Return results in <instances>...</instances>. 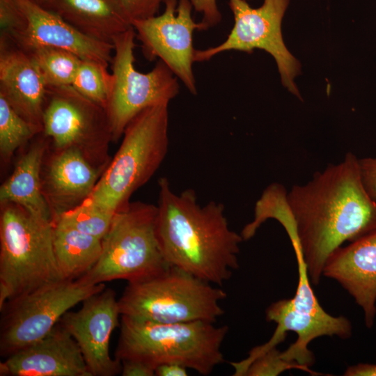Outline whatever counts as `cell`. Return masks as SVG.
<instances>
[{"label": "cell", "instance_id": "14", "mask_svg": "<svg viewBox=\"0 0 376 376\" xmlns=\"http://www.w3.org/2000/svg\"><path fill=\"white\" fill-rule=\"evenodd\" d=\"M120 315L115 291L104 288L85 299L77 311L66 312L59 321L77 343L93 376L121 373V362L109 354L111 335L120 326Z\"/></svg>", "mask_w": 376, "mask_h": 376}, {"label": "cell", "instance_id": "2", "mask_svg": "<svg viewBox=\"0 0 376 376\" xmlns=\"http://www.w3.org/2000/svg\"><path fill=\"white\" fill-rule=\"evenodd\" d=\"M156 230L164 258L177 267L221 286L239 267L241 234L229 227L224 205L197 202L194 189L175 194L165 177L158 180Z\"/></svg>", "mask_w": 376, "mask_h": 376}, {"label": "cell", "instance_id": "17", "mask_svg": "<svg viewBox=\"0 0 376 376\" xmlns=\"http://www.w3.org/2000/svg\"><path fill=\"white\" fill-rule=\"evenodd\" d=\"M322 275L336 280L361 308L370 328L376 315V230L334 251Z\"/></svg>", "mask_w": 376, "mask_h": 376}, {"label": "cell", "instance_id": "27", "mask_svg": "<svg viewBox=\"0 0 376 376\" xmlns=\"http://www.w3.org/2000/svg\"><path fill=\"white\" fill-rule=\"evenodd\" d=\"M292 368L308 372L301 366L284 361L281 357V352L274 347L256 358L249 365L244 376H274Z\"/></svg>", "mask_w": 376, "mask_h": 376}, {"label": "cell", "instance_id": "25", "mask_svg": "<svg viewBox=\"0 0 376 376\" xmlns=\"http://www.w3.org/2000/svg\"><path fill=\"white\" fill-rule=\"evenodd\" d=\"M39 132L0 95V155L3 162H9L19 147Z\"/></svg>", "mask_w": 376, "mask_h": 376}, {"label": "cell", "instance_id": "32", "mask_svg": "<svg viewBox=\"0 0 376 376\" xmlns=\"http://www.w3.org/2000/svg\"><path fill=\"white\" fill-rule=\"evenodd\" d=\"M123 376H154L155 370L147 364L134 359L122 360Z\"/></svg>", "mask_w": 376, "mask_h": 376}, {"label": "cell", "instance_id": "13", "mask_svg": "<svg viewBox=\"0 0 376 376\" xmlns=\"http://www.w3.org/2000/svg\"><path fill=\"white\" fill-rule=\"evenodd\" d=\"M165 10L159 15L132 20L136 38L148 61H163L193 95L197 93L192 65L196 49L193 34L202 31L201 22L191 15L190 0H165Z\"/></svg>", "mask_w": 376, "mask_h": 376}, {"label": "cell", "instance_id": "16", "mask_svg": "<svg viewBox=\"0 0 376 376\" xmlns=\"http://www.w3.org/2000/svg\"><path fill=\"white\" fill-rule=\"evenodd\" d=\"M1 376H93L74 338L58 322L42 339L0 363Z\"/></svg>", "mask_w": 376, "mask_h": 376}, {"label": "cell", "instance_id": "8", "mask_svg": "<svg viewBox=\"0 0 376 376\" xmlns=\"http://www.w3.org/2000/svg\"><path fill=\"white\" fill-rule=\"evenodd\" d=\"M294 250L299 273L296 292L292 298L275 301L267 308L266 320L275 322L276 329L267 343L251 349L246 358L230 362L234 376H244L249 365L258 356L276 347L285 340L288 331L297 334V339L281 352V357L305 368L310 373H315L309 368L314 362V357L308 348L310 342L322 336L346 339L352 335V324L347 318L332 316L320 306L311 288L302 254L299 249Z\"/></svg>", "mask_w": 376, "mask_h": 376}, {"label": "cell", "instance_id": "26", "mask_svg": "<svg viewBox=\"0 0 376 376\" xmlns=\"http://www.w3.org/2000/svg\"><path fill=\"white\" fill-rule=\"evenodd\" d=\"M114 214L86 198L77 206L58 215L54 222L102 240L110 227Z\"/></svg>", "mask_w": 376, "mask_h": 376}, {"label": "cell", "instance_id": "10", "mask_svg": "<svg viewBox=\"0 0 376 376\" xmlns=\"http://www.w3.org/2000/svg\"><path fill=\"white\" fill-rule=\"evenodd\" d=\"M135 38L132 26L112 40L113 83L105 110L114 142L122 138L127 126L141 111L169 104L180 91L178 77L161 60L146 73L135 68Z\"/></svg>", "mask_w": 376, "mask_h": 376}, {"label": "cell", "instance_id": "33", "mask_svg": "<svg viewBox=\"0 0 376 376\" xmlns=\"http://www.w3.org/2000/svg\"><path fill=\"white\" fill-rule=\"evenodd\" d=\"M187 368L177 363H165L157 366L155 370L157 376H187Z\"/></svg>", "mask_w": 376, "mask_h": 376}, {"label": "cell", "instance_id": "11", "mask_svg": "<svg viewBox=\"0 0 376 376\" xmlns=\"http://www.w3.org/2000/svg\"><path fill=\"white\" fill-rule=\"evenodd\" d=\"M290 0H264L258 8L251 7L246 0H229L234 24L221 44L205 49H196L195 62H203L231 50L251 53L255 49L265 50L274 58L282 84L301 99L295 83L301 72V64L285 46L281 22Z\"/></svg>", "mask_w": 376, "mask_h": 376}, {"label": "cell", "instance_id": "31", "mask_svg": "<svg viewBox=\"0 0 376 376\" xmlns=\"http://www.w3.org/2000/svg\"><path fill=\"white\" fill-rule=\"evenodd\" d=\"M359 166L364 187L376 203V157L359 158Z\"/></svg>", "mask_w": 376, "mask_h": 376}, {"label": "cell", "instance_id": "29", "mask_svg": "<svg viewBox=\"0 0 376 376\" xmlns=\"http://www.w3.org/2000/svg\"><path fill=\"white\" fill-rule=\"evenodd\" d=\"M127 16L132 20L155 16L165 0H118Z\"/></svg>", "mask_w": 376, "mask_h": 376}, {"label": "cell", "instance_id": "20", "mask_svg": "<svg viewBox=\"0 0 376 376\" xmlns=\"http://www.w3.org/2000/svg\"><path fill=\"white\" fill-rule=\"evenodd\" d=\"M81 33L112 43L132 27L118 0H54L49 9Z\"/></svg>", "mask_w": 376, "mask_h": 376}, {"label": "cell", "instance_id": "30", "mask_svg": "<svg viewBox=\"0 0 376 376\" xmlns=\"http://www.w3.org/2000/svg\"><path fill=\"white\" fill-rule=\"evenodd\" d=\"M196 12L202 14L200 22L202 31L216 26L221 20V14L219 10L217 0H190Z\"/></svg>", "mask_w": 376, "mask_h": 376}, {"label": "cell", "instance_id": "35", "mask_svg": "<svg viewBox=\"0 0 376 376\" xmlns=\"http://www.w3.org/2000/svg\"><path fill=\"white\" fill-rule=\"evenodd\" d=\"M42 7L49 9L54 0H32Z\"/></svg>", "mask_w": 376, "mask_h": 376}, {"label": "cell", "instance_id": "24", "mask_svg": "<svg viewBox=\"0 0 376 376\" xmlns=\"http://www.w3.org/2000/svg\"><path fill=\"white\" fill-rule=\"evenodd\" d=\"M108 63L82 59L72 86L81 95L106 108L111 93L113 77Z\"/></svg>", "mask_w": 376, "mask_h": 376}, {"label": "cell", "instance_id": "12", "mask_svg": "<svg viewBox=\"0 0 376 376\" xmlns=\"http://www.w3.org/2000/svg\"><path fill=\"white\" fill-rule=\"evenodd\" d=\"M48 86L42 132L58 150L76 148L91 162H104L111 141L104 108L79 93L71 85Z\"/></svg>", "mask_w": 376, "mask_h": 376}, {"label": "cell", "instance_id": "5", "mask_svg": "<svg viewBox=\"0 0 376 376\" xmlns=\"http://www.w3.org/2000/svg\"><path fill=\"white\" fill-rule=\"evenodd\" d=\"M168 105L149 107L129 123L118 150L87 198L115 213L151 178L168 151Z\"/></svg>", "mask_w": 376, "mask_h": 376}, {"label": "cell", "instance_id": "15", "mask_svg": "<svg viewBox=\"0 0 376 376\" xmlns=\"http://www.w3.org/2000/svg\"><path fill=\"white\" fill-rule=\"evenodd\" d=\"M24 17L21 30L4 35L23 50L39 46L61 48L81 59L111 63L113 46L91 38L74 28L54 12L32 0H16Z\"/></svg>", "mask_w": 376, "mask_h": 376}, {"label": "cell", "instance_id": "23", "mask_svg": "<svg viewBox=\"0 0 376 376\" xmlns=\"http://www.w3.org/2000/svg\"><path fill=\"white\" fill-rule=\"evenodd\" d=\"M24 51L49 86L72 85L82 60L72 52L54 47L39 46Z\"/></svg>", "mask_w": 376, "mask_h": 376}, {"label": "cell", "instance_id": "34", "mask_svg": "<svg viewBox=\"0 0 376 376\" xmlns=\"http://www.w3.org/2000/svg\"><path fill=\"white\" fill-rule=\"evenodd\" d=\"M345 376H376V363H360L348 367L345 373Z\"/></svg>", "mask_w": 376, "mask_h": 376}, {"label": "cell", "instance_id": "1", "mask_svg": "<svg viewBox=\"0 0 376 376\" xmlns=\"http://www.w3.org/2000/svg\"><path fill=\"white\" fill-rule=\"evenodd\" d=\"M275 219L300 249L310 281L318 285L334 251L376 230V203L362 182L359 158L348 152L306 184L282 193Z\"/></svg>", "mask_w": 376, "mask_h": 376}, {"label": "cell", "instance_id": "18", "mask_svg": "<svg viewBox=\"0 0 376 376\" xmlns=\"http://www.w3.org/2000/svg\"><path fill=\"white\" fill-rule=\"evenodd\" d=\"M48 86L30 56L0 37V95L26 120L42 132Z\"/></svg>", "mask_w": 376, "mask_h": 376}, {"label": "cell", "instance_id": "6", "mask_svg": "<svg viewBox=\"0 0 376 376\" xmlns=\"http://www.w3.org/2000/svg\"><path fill=\"white\" fill-rule=\"evenodd\" d=\"M220 287L169 266L151 277L129 282L118 299L120 315L160 323H215L224 313Z\"/></svg>", "mask_w": 376, "mask_h": 376}, {"label": "cell", "instance_id": "7", "mask_svg": "<svg viewBox=\"0 0 376 376\" xmlns=\"http://www.w3.org/2000/svg\"><path fill=\"white\" fill-rule=\"evenodd\" d=\"M157 205L141 202L129 203L118 210L102 239L100 258L81 277L92 283L117 279L129 283L168 267L157 235Z\"/></svg>", "mask_w": 376, "mask_h": 376}, {"label": "cell", "instance_id": "9", "mask_svg": "<svg viewBox=\"0 0 376 376\" xmlns=\"http://www.w3.org/2000/svg\"><path fill=\"white\" fill-rule=\"evenodd\" d=\"M104 288V283H92L81 276L63 279L8 301L0 308L1 356L42 339L71 308Z\"/></svg>", "mask_w": 376, "mask_h": 376}, {"label": "cell", "instance_id": "3", "mask_svg": "<svg viewBox=\"0 0 376 376\" xmlns=\"http://www.w3.org/2000/svg\"><path fill=\"white\" fill-rule=\"evenodd\" d=\"M227 325L191 321L160 323L121 315L115 357L140 361L155 368L177 363L202 375L224 361L222 343Z\"/></svg>", "mask_w": 376, "mask_h": 376}, {"label": "cell", "instance_id": "21", "mask_svg": "<svg viewBox=\"0 0 376 376\" xmlns=\"http://www.w3.org/2000/svg\"><path fill=\"white\" fill-rule=\"evenodd\" d=\"M45 148V142L39 141L22 157L0 187V202L17 205L31 214L54 223L42 191L41 169Z\"/></svg>", "mask_w": 376, "mask_h": 376}, {"label": "cell", "instance_id": "19", "mask_svg": "<svg viewBox=\"0 0 376 376\" xmlns=\"http://www.w3.org/2000/svg\"><path fill=\"white\" fill-rule=\"evenodd\" d=\"M79 150H60L49 162L42 191L53 221L61 214L81 203L91 194L103 173Z\"/></svg>", "mask_w": 376, "mask_h": 376}, {"label": "cell", "instance_id": "28", "mask_svg": "<svg viewBox=\"0 0 376 376\" xmlns=\"http://www.w3.org/2000/svg\"><path fill=\"white\" fill-rule=\"evenodd\" d=\"M24 15L16 0H0L1 33L10 35L21 30Z\"/></svg>", "mask_w": 376, "mask_h": 376}, {"label": "cell", "instance_id": "4", "mask_svg": "<svg viewBox=\"0 0 376 376\" xmlns=\"http://www.w3.org/2000/svg\"><path fill=\"white\" fill-rule=\"evenodd\" d=\"M1 205L0 308L10 299L64 279L54 253V223L17 205Z\"/></svg>", "mask_w": 376, "mask_h": 376}, {"label": "cell", "instance_id": "22", "mask_svg": "<svg viewBox=\"0 0 376 376\" xmlns=\"http://www.w3.org/2000/svg\"><path fill=\"white\" fill-rule=\"evenodd\" d=\"M56 259L64 279H74L89 271L102 253V240L54 222Z\"/></svg>", "mask_w": 376, "mask_h": 376}]
</instances>
